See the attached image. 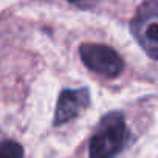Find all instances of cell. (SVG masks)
<instances>
[{
    "label": "cell",
    "mask_w": 158,
    "mask_h": 158,
    "mask_svg": "<svg viewBox=\"0 0 158 158\" xmlns=\"http://www.w3.org/2000/svg\"><path fill=\"white\" fill-rule=\"evenodd\" d=\"M129 129L121 112H110L102 116L89 146L90 158H116L126 147Z\"/></svg>",
    "instance_id": "obj_1"
},
{
    "label": "cell",
    "mask_w": 158,
    "mask_h": 158,
    "mask_svg": "<svg viewBox=\"0 0 158 158\" xmlns=\"http://www.w3.org/2000/svg\"><path fill=\"white\" fill-rule=\"evenodd\" d=\"M130 27L150 59H158V0H144L136 10Z\"/></svg>",
    "instance_id": "obj_2"
},
{
    "label": "cell",
    "mask_w": 158,
    "mask_h": 158,
    "mask_svg": "<svg viewBox=\"0 0 158 158\" xmlns=\"http://www.w3.org/2000/svg\"><path fill=\"white\" fill-rule=\"evenodd\" d=\"M79 56L87 68L109 79L119 76L124 70L123 57L112 47L104 44H82L79 47Z\"/></svg>",
    "instance_id": "obj_3"
},
{
    "label": "cell",
    "mask_w": 158,
    "mask_h": 158,
    "mask_svg": "<svg viewBox=\"0 0 158 158\" xmlns=\"http://www.w3.org/2000/svg\"><path fill=\"white\" fill-rule=\"evenodd\" d=\"M90 104V93L87 89H65L59 93L56 110H54V126H64L73 121L84 109Z\"/></svg>",
    "instance_id": "obj_4"
},
{
    "label": "cell",
    "mask_w": 158,
    "mask_h": 158,
    "mask_svg": "<svg viewBox=\"0 0 158 158\" xmlns=\"http://www.w3.org/2000/svg\"><path fill=\"white\" fill-rule=\"evenodd\" d=\"M23 146L17 141L6 139L0 143V158H23Z\"/></svg>",
    "instance_id": "obj_5"
},
{
    "label": "cell",
    "mask_w": 158,
    "mask_h": 158,
    "mask_svg": "<svg viewBox=\"0 0 158 158\" xmlns=\"http://www.w3.org/2000/svg\"><path fill=\"white\" fill-rule=\"evenodd\" d=\"M67 2H70V3H77L79 0H67Z\"/></svg>",
    "instance_id": "obj_6"
}]
</instances>
